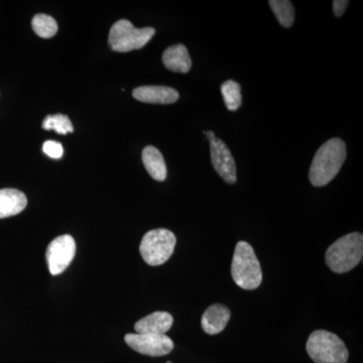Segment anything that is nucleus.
Wrapping results in <instances>:
<instances>
[{
  "instance_id": "5701e85b",
  "label": "nucleus",
  "mask_w": 363,
  "mask_h": 363,
  "mask_svg": "<svg viewBox=\"0 0 363 363\" xmlns=\"http://www.w3.org/2000/svg\"><path fill=\"white\" fill-rule=\"evenodd\" d=\"M167 363H172V362H167Z\"/></svg>"
},
{
  "instance_id": "dca6fc26",
  "label": "nucleus",
  "mask_w": 363,
  "mask_h": 363,
  "mask_svg": "<svg viewBox=\"0 0 363 363\" xmlns=\"http://www.w3.org/2000/svg\"><path fill=\"white\" fill-rule=\"evenodd\" d=\"M269 6L284 28H290L295 21V9L289 0H271Z\"/></svg>"
},
{
  "instance_id": "6ab92c4d",
  "label": "nucleus",
  "mask_w": 363,
  "mask_h": 363,
  "mask_svg": "<svg viewBox=\"0 0 363 363\" xmlns=\"http://www.w3.org/2000/svg\"><path fill=\"white\" fill-rule=\"evenodd\" d=\"M42 126L45 130H55L60 135H67V133L74 131L70 118L64 114L48 116L43 121Z\"/></svg>"
},
{
  "instance_id": "412c9836",
  "label": "nucleus",
  "mask_w": 363,
  "mask_h": 363,
  "mask_svg": "<svg viewBox=\"0 0 363 363\" xmlns=\"http://www.w3.org/2000/svg\"><path fill=\"white\" fill-rule=\"evenodd\" d=\"M350 1L347 0H334L333 1V11L336 16H342L347 9Z\"/></svg>"
},
{
  "instance_id": "f03ea898",
  "label": "nucleus",
  "mask_w": 363,
  "mask_h": 363,
  "mask_svg": "<svg viewBox=\"0 0 363 363\" xmlns=\"http://www.w3.org/2000/svg\"><path fill=\"white\" fill-rule=\"evenodd\" d=\"M363 255V235L353 233L336 240L327 250V266L332 272L345 274L354 269L362 262Z\"/></svg>"
},
{
  "instance_id": "20e7f679",
  "label": "nucleus",
  "mask_w": 363,
  "mask_h": 363,
  "mask_svg": "<svg viewBox=\"0 0 363 363\" xmlns=\"http://www.w3.org/2000/svg\"><path fill=\"white\" fill-rule=\"evenodd\" d=\"M308 354L315 363H346L348 350L337 335L326 330H316L307 341Z\"/></svg>"
},
{
  "instance_id": "4468645a",
  "label": "nucleus",
  "mask_w": 363,
  "mask_h": 363,
  "mask_svg": "<svg viewBox=\"0 0 363 363\" xmlns=\"http://www.w3.org/2000/svg\"><path fill=\"white\" fill-rule=\"evenodd\" d=\"M162 59L166 68L176 73H188L192 67V60L184 45H171L164 52Z\"/></svg>"
},
{
  "instance_id": "423d86ee",
  "label": "nucleus",
  "mask_w": 363,
  "mask_h": 363,
  "mask_svg": "<svg viewBox=\"0 0 363 363\" xmlns=\"http://www.w3.org/2000/svg\"><path fill=\"white\" fill-rule=\"evenodd\" d=\"M175 234L168 229L160 228L145 234L140 245L142 257L149 266H161L168 262L176 247Z\"/></svg>"
},
{
  "instance_id": "9d476101",
  "label": "nucleus",
  "mask_w": 363,
  "mask_h": 363,
  "mask_svg": "<svg viewBox=\"0 0 363 363\" xmlns=\"http://www.w3.org/2000/svg\"><path fill=\"white\" fill-rule=\"evenodd\" d=\"M133 96L143 104H172L179 99V93L166 86H142L133 90Z\"/></svg>"
},
{
  "instance_id": "39448f33",
  "label": "nucleus",
  "mask_w": 363,
  "mask_h": 363,
  "mask_svg": "<svg viewBox=\"0 0 363 363\" xmlns=\"http://www.w3.org/2000/svg\"><path fill=\"white\" fill-rule=\"evenodd\" d=\"M154 28H135L130 21L121 20L111 26L109 45L114 52H128L145 47L154 37Z\"/></svg>"
},
{
  "instance_id": "9b49d317",
  "label": "nucleus",
  "mask_w": 363,
  "mask_h": 363,
  "mask_svg": "<svg viewBox=\"0 0 363 363\" xmlns=\"http://www.w3.org/2000/svg\"><path fill=\"white\" fill-rule=\"evenodd\" d=\"M231 312L226 306L213 304L208 307L203 314L201 325L205 333L216 335L225 329L230 320Z\"/></svg>"
},
{
  "instance_id": "2eb2a0df",
  "label": "nucleus",
  "mask_w": 363,
  "mask_h": 363,
  "mask_svg": "<svg viewBox=\"0 0 363 363\" xmlns=\"http://www.w3.org/2000/svg\"><path fill=\"white\" fill-rule=\"evenodd\" d=\"M143 162L147 173L154 180L162 182L167 178V166L162 152L157 147H145L143 150Z\"/></svg>"
},
{
  "instance_id": "ddd939ff",
  "label": "nucleus",
  "mask_w": 363,
  "mask_h": 363,
  "mask_svg": "<svg viewBox=\"0 0 363 363\" xmlns=\"http://www.w3.org/2000/svg\"><path fill=\"white\" fill-rule=\"evenodd\" d=\"M28 205V198L16 189L0 190V219L20 214Z\"/></svg>"
},
{
  "instance_id": "4be33fe9",
  "label": "nucleus",
  "mask_w": 363,
  "mask_h": 363,
  "mask_svg": "<svg viewBox=\"0 0 363 363\" xmlns=\"http://www.w3.org/2000/svg\"><path fill=\"white\" fill-rule=\"evenodd\" d=\"M204 133V135H206V138L209 140H213V138H216V135H215V133H213V131H211V130L204 131V133Z\"/></svg>"
},
{
  "instance_id": "1a4fd4ad",
  "label": "nucleus",
  "mask_w": 363,
  "mask_h": 363,
  "mask_svg": "<svg viewBox=\"0 0 363 363\" xmlns=\"http://www.w3.org/2000/svg\"><path fill=\"white\" fill-rule=\"evenodd\" d=\"M210 142V152L211 161L215 171L226 182L227 184L236 183V164L230 150L220 138H215Z\"/></svg>"
},
{
  "instance_id": "aec40b11",
  "label": "nucleus",
  "mask_w": 363,
  "mask_h": 363,
  "mask_svg": "<svg viewBox=\"0 0 363 363\" xmlns=\"http://www.w3.org/2000/svg\"><path fill=\"white\" fill-rule=\"evenodd\" d=\"M43 150L47 156L52 159H61L64 154L61 143L55 142V140H47L43 145Z\"/></svg>"
},
{
  "instance_id": "6e6552de",
  "label": "nucleus",
  "mask_w": 363,
  "mask_h": 363,
  "mask_svg": "<svg viewBox=\"0 0 363 363\" xmlns=\"http://www.w3.org/2000/svg\"><path fill=\"white\" fill-rule=\"evenodd\" d=\"M76 255L75 240L69 234L58 236L50 243L45 252L48 267L52 276H58L70 266Z\"/></svg>"
},
{
  "instance_id": "7ed1b4c3",
  "label": "nucleus",
  "mask_w": 363,
  "mask_h": 363,
  "mask_svg": "<svg viewBox=\"0 0 363 363\" xmlns=\"http://www.w3.org/2000/svg\"><path fill=\"white\" fill-rule=\"evenodd\" d=\"M231 276L243 290H255L262 281V267L255 250L247 241H240L234 250Z\"/></svg>"
},
{
  "instance_id": "f8f14e48",
  "label": "nucleus",
  "mask_w": 363,
  "mask_h": 363,
  "mask_svg": "<svg viewBox=\"0 0 363 363\" xmlns=\"http://www.w3.org/2000/svg\"><path fill=\"white\" fill-rule=\"evenodd\" d=\"M173 323L174 318L169 313L157 311L138 320L135 330L140 334H166Z\"/></svg>"
},
{
  "instance_id": "f257e3e1",
  "label": "nucleus",
  "mask_w": 363,
  "mask_h": 363,
  "mask_svg": "<svg viewBox=\"0 0 363 363\" xmlns=\"http://www.w3.org/2000/svg\"><path fill=\"white\" fill-rule=\"evenodd\" d=\"M346 159V145L340 138H331L317 150L310 167L309 179L315 187L330 183Z\"/></svg>"
},
{
  "instance_id": "f3484780",
  "label": "nucleus",
  "mask_w": 363,
  "mask_h": 363,
  "mask_svg": "<svg viewBox=\"0 0 363 363\" xmlns=\"http://www.w3.org/2000/svg\"><path fill=\"white\" fill-rule=\"evenodd\" d=\"M32 26L33 32L43 39H50L58 32L57 21L48 14L40 13L33 16Z\"/></svg>"
},
{
  "instance_id": "0eeeda50",
  "label": "nucleus",
  "mask_w": 363,
  "mask_h": 363,
  "mask_svg": "<svg viewBox=\"0 0 363 363\" xmlns=\"http://www.w3.org/2000/svg\"><path fill=\"white\" fill-rule=\"evenodd\" d=\"M124 341L131 350L147 357H164L174 350L173 340L166 334L128 333Z\"/></svg>"
},
{
  "instance_id": "a211bd4d",
  "label": "nucleus",
  "mask_w": 363,
  "mask_h": 363,
  "mask_svg": "<svg viewBox=\"0 0 363 363\" xmlns=\"http://www.w3.org/2000/svg\"><path fill=\"white\" fill-rule=\"evenodd\" d=\"M221 93L224 104L229 111H235L242 104L240 85L233 80H228L221 85Z\"/></svg>"
}]
</instances>
